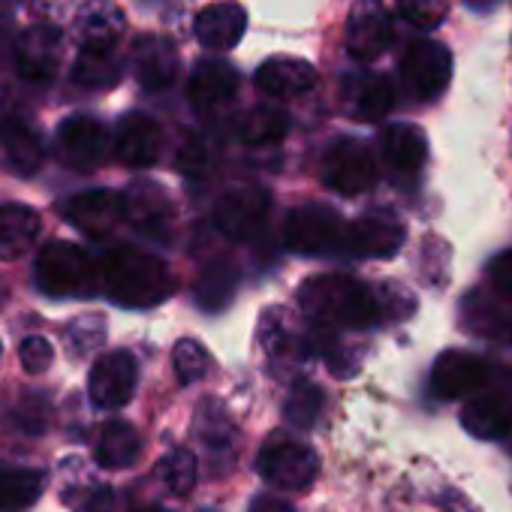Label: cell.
<instances>
[{
	"label": "cell",
	"instance_id": "obj_1",
	"mask_svg": "<svg viewBox=\"0 0 512 512\" xmlns=\"http://www.w3.org/2000/svg\"><path fill=\"white\" fill-rule=\"evenodd\" d=\"M299 305L323 329H368L380 320L377 296L347 275H320L305 281Z\"/></svg>",
	"mask_w": 512,
	"mask_h": 512
},
{
	"label": "cell",
	"instance_id": "obj_2",
	"mask_svg": "<svg viewBox=\"0 0 512 512\" xmlns=\"http://www.w3.org/2000/svg\"><path fill=\"white\" fill-rule=\"evenodd\" d=\"M103 287L112 302L124 308H154L175 293V278L157 256L121 247L103 260Z\"/></svg>",
	"mask_w": 512,
	"mask_h": 512
},
{
	"label": "cell",
	"instance_id": "obj_3",
	"mask_svg": "<svg viewBox=\"0 0 512 512\" xmlns=\"http://www.w3.org/2000/svg\"><path fill=\"white\" fill-rule=\"evenodd\" d=\"M37 287L55 299L91 296L97 287V266L82 247L70 241L43 244L37 253Z\"/></svg>",
	"mask_w": 512,
	"mask_h": 512
},
{
	"label": "cell",
	"instance_id": "obj_4",
	"mask_svg": "<svg viewBox=\"0 0 512 512\" xmlns=\"http://www.w3.org/2000/svg\"><path fill=\"white\" fill-rule=\"evenodd\" d=\"M256 473H260L269 485L281 491H305L317 473H320V458L311 446L275 434L256 458Z\"/></svg>",
	"mask_w": 512,
	"mask_h": 512
},
{
	"label": "cell",
	"instance_id": "obj_5",
	"mask_svg": "<svg viewBox=\"0 0 512 512\" xmlns=\"http://www.w3.org/2000/svg\"><path fill=\"white\" fill-rule=\"evenodd\" d=\"M401 79L416 100H437L452 79V55L437 40H410L401 55Z\"/></svg>",
	"mask_w": 512,
	"mask_h": 512
},
{
	"label": "cell",
	"instance_id": "obj_6",
	"mask_svg": "<svg viewBox=\"0 0 512 512\" xmlns=\"http://www.w3.org/2000/svg\"><path fill=\"white\" fill-rule=\"evenodd\" d=\"M377 181V160L359 139H338L323 157V184L341 196H359Z\"/></svg>",
	"mask_w": 512,
	"mask_h": 512
},
{
	"label": "cell",
	"instance_id": "obj_7",
	"mask_svg": "<svg viewBox=\"0 0 512 512\" xmlns=\"http://www.w3.org/2000/svg\"><path fill=\"white\" fill-rule=\"evenodd\" d=\"M392 37H395V22L383 0H356L344 28V43L350 58L362 64L377 61L392 46Z\"/></svg>",
	"mask_w": 512,
	"mask_h": 512
},
{
	"label": "cell",
	"instance_id": "obj_8",
	"mask_svg": "<svg viewBox=\"0 0 512 512\" xmlns=\"http://www.w3.org/2000/svg\"><path fill=\"white\" fill-rule=\"evenodd\" d=\"M272 214V196L263 187H235L220 196L214 208V223L226 238L247 241L260 235Z\"/></svg>",
	"mask_w": 512,
	"mask_h": 512
},
{
	"label": "cell",
	"instance_id": "obj_9",
	"mask_svg": "<svg viewBox=\"0 0 512 512\" xmlns=\"http://www.w3.org/2000/svg\"><path fill=\"white\" fill-rule=\"evenodd\" d=\"M109 136L106 127L91 115H73L67 118L55 133V154L64 166L76 172H91L106 160Z\"/></svg>",
	"mask_w": 512,
	"mask_h": 512
},
{
	"label": "cell",
	"instance_id": "obj_10",
	"mask_svg": "<svg viewBox=\"0 0 512 512\" xmlns=\"http://www.w3.org/2000/svg\"><path fill=\"white\" fill-rule=\"evenodd\" d=\"M344 235L341 229V217L329 208V205H299L287 214L284 223V241L290 250L296 253H326L332 244H338V238Z\"/></svg>",
	"mask_w": 512,
	"mask_h": 512
},
{
	"label": "cell",
	"instance_id": "obj_11",
	"mask_svg": "<svg viewBox=\"0 0 512 512\" xmlns=\"http://www.w3.org/2000/svg\"><path fill=\"white\" fill-rule=\"evenodd\" d=\"M139 383V368L133 353L127 350H112L106 356H100L88 374V392L91 401L103 410H118L124 407Z\"/></svg>",
	"mask_w": 512,
	"mask_h": 512
},
{
	"label": "cell",
	"instance_id": "obj_12",
	"mask_svg": "<svg viewBox=\"0 0 512 512\" xmlns=\"http://www.w3.org/2000/svg\"><path fill=\"white\" fill-rule=\"evenodd\" d=\"M73 31L79 40V52L112 55L124 40L127 19L115 0H85L73 16Z\"/></svg>",
	"mask_w": 512,
	"mask_h": 512
},
{
	"label": "cell",
	"instance_id": "obj_13",
	"mask_svg": "<svg viewBox=\"0 0 512 512\" xmlns=\"http://www.w3.org/2000/svg\"><path fill=\"white\" fill-rule=\"evenodd\" d=\"M124 217L148 238H169L175 223V205L169 193L154 181H136L121 196Z\"/></svg>",
	"mask_w": 512,
	"mask_h": 512
},
{
	"label": "cell",
	"instance_id": "obj_14",
	"mask_svg": "<svg viewBox=\"0 0 512 512\" xmlns=\"http://www.w3.org/2000/svg\"><path fill=\"white\" fill-rule=\"evenodd\" d=\"M485 380H488L485 362L467 350H446L437 356L431 368V389L443 401L476 395L485 386Z\"/></svg>",
	"mask_w": 512,
	"mask_h": 512
},
{
	"label": "cell",
	"instance_id": "obj_15",
	"mask_svg": "<svg viewBox=\"0 0 512 512\" xmlns=\"http://www.w3.org/2000/svg\"><path fill=\"white\" fill-rule=\"evenodd\" d=\"M115 157L130 169H148L160 160L163 130L154 118L142 112H130L118 121L115 130Z\"/></svg>",
	"mask_w": 512,
	"mask_h": 512
},
{
	"label": "cell",
	"instance_id": "obj_16",
	"mask_svg": "<svg viewBox=\"0 0 512 512\" xmlns=\"http://www.w3.org/2000/svg\"><path fill=\"white\" fill-rule=\"evenodd\" d=\"M64 217L91 238H106L124 220V202L115 190H88L64 202Z\"/></svg>",
	"mask_w": 512,
	"mask_h": 512
},
{
	"label": "cell",
	"instance_id": "obj_17",
	"mask_svg": "<svg viewBox=\"0 0 512 512\" xmlns=\"http://www.w3.org/2000/svg\"><path fill=\"white\" fill-rule=\"evenodd\" d=\"M196 40L211 52H229L241 43L247 31V13L238 0H214L202 7L193 22Z\"/></svg>",
	"mask_w": 512,
	"mask_h": 512
},
{
	"label": "cell",
	"instance_id": "obj_18",
	"mask_svg": "<svg viewBox=\"0 0 512 512\" xmlns=\"http://www.w3.org/2000/svg\"><path fill=\"white\" fill-rule=\"evenodd\" d=\"M16 64L28 82H52L61 64V28H28L16 43Z\"/></svg>",
	"mask_w": 512,
	"mask_h": 512
},
{
	"label": "cell",
	"instance_id": "obj_19",
	"mask_svg": "<svg viewBox=\"0 0 512 512\" xmlns=\"http://www.w3.org/2000/svg\"><path fill=\"white\" fill-rule=\"evenodd\" d=\"M407 232L404 226L389 217V214H368L359 217L356 223H350V229L344 232L347 247L356 256H365V260H389L395 256L404 244Z\"/></svg>",
	"mask_w": 512,
	"mask_h": 512
},
{
	"label": "cell",
	"instance_id": "obj_20",
	"mask_svg": "<svg viewBox=\"0 0 512 512\" xmlns=\"http://www.w3.org/2000/svg\"><path fill=\"white\" fill-rule=\"evenodd\" d=\"M253 85L275 100H290L317 85V70L302 58L278 55V58H269L266 64H260V70L253 76Z\"/></svg>",
	"mask_w": 512,
	"mask_h": 512
},
{
	"label": "cell",
	"instance_id": "obj_21",
	"mask_svg": "<svg viewBox=\"0 0 512 512\" xmlns=\"http://www.w3.org/2000/svg\"><path fill=\"white\" fill-rule=\"evenodd\" d=\"M133 73H136L139 85L148 91L169 88L178 73V49L160 34L142 37L133 46Z\"/></svg>",
	"mask_w": 512,
	"mask_h": 512
},
{
	"label": "cell",
	"instance_id": "obj_22",
	"mask_svg": "<svg viewBox=\"0 0 512 512\" xmlns=\"http://www.w3.org/2000/svg\"><path fill=\"white\" fill-rule=\"evenodd\" d=\"M187 94H190V103L202 112L226 106L238 94V73L226 61H211V58L196 61Z\"/></svg>",
	"mask_w": 512,
	"mask_h": 512
},
{
	"label": "cell",
	"instance_id": "obj_23",
	"mask_svg": "<svg viewBox=\"0 0 512 512\" xmlns=\"http://www.w3.org/2000/svg\"><path fill=\"white\" fill-rule=\"evenodd\" d=\"M461 425L479 440H500L512 428V404L503 395H473L461 410Z\"/></svg>",
	"mask_w": 512,
	"mask_h": 512
},
{
	"label": "cell",
	"instance_id": "obj_24",
	"mask_svg": "<svg viewBox=\"0 0 512 512\" xmlns=\"http://www.w3.org/2000/svg\"><path fill=\"white\" fill-rule=\"evenodd\" d=\"M383 157L395 172L416 175L428 160V139L416 124H392L383 130Z\"/></svg>",
	"mask_w": 512,
	"mask_h": 512
},
{
	"label": "cell",
	"instance_id": "obj_25",
	"mask_svg": "<svg viewBox=\"0 0 512 512\" xmlns=\"http://www.w3.org/2000/svg\"><path fill=\"white\" fill-rule=\"evenodd\" d=\"M40 235V214L28 205H0V260H19Z\"/></svg>",
	"mask_w": 512,
	"mask_h": 512
},
{
	"label": "cell",
	"instance_id": "obj_26",
	"mask_svg": "<svg viewBox=\"0 0 512 512\" xmlns=\"http://www.w3.org/2000/svg\"><path fill=\"white\" fill-rule=\"evenodd\" d=\"M0 142H4L10 169L19 175H34L46 160L43 139L37 136V130L28 121H7L4 133H0Z\"/></svg>",
	"mask_w": 512,
	"mask_h": 512
},
{
	"label": "cell",
	"instance_id": "obj_27",
	"mask_svg": "<svg viewBox=\"0 0 512 512\" xmlns=\"http://www.w3.org/2000/svg\"><path fill=\"white\" fill-rule=\"evenodd\" d=\"M142 452V440L139 431L130 422H109L100 431V443H97V461L109 470L118 467H130Z\"/></svg>",
	"mask_w": 512,
	"mask_h": 512
},
{
	"label": "cell",
	"instance_id": "obj_28",
	"mask_svg": "<svg viewBox=\"0 0 512 512\" xmlns=\"http://www.w3.org/2000/svg\"><path fill=\"white\" fill-rule=\"evenodd\" d=\"M43 494V473L25 467H4L0 470V509L4 512H25Z\"/></svg>",
	"mask_w": 512,
	"mask_h": 512
},
{
	"label": "cell",
	"instance_id": "obj_29",
	"mask_svg": "<svg viewBox=\"0 0 512 512\" xmlns=\"http://www.w3.org/2000/svg\"><path fill=\"white\" fill-rule=\"evenodd\" d=\"M287 127H290L287 115L281 109H269V106L244 112L235 124L238 139L244 145H275L287 136Z\"/></svg>",
	"mask_w": 512,
	"mask_h": 512
},
{
	"label": "cell",
	"instance_id": "obj_30",
	"mask_svg": "<svg viewBox=\"0 0 512 512\" xmlns=\"http://www.w3.org/2000/svg\"><path fill=\"white\" fill-rule=\"evenodd\" d=\"M353 112L365 121H380L395 106V85L386 76H362L353 82L350 94Z\"/></svg>",
	"mask_w": 512,
	"mask_h": 512
},
{
	"label": "cell",
	"instance_id": "obj_31",
	"mask_svg": "<svg viewBox=\"0 0 512 512\" xmlns=\"http://www.w3.org/2000/svg\"><path fill=\"white\" fill-rule=\"evenodd\" d=\"M235 293V269L226 263H214L208 269H202L199 281H196V302L205 311H220L229 305Z\"/></svg>",
	"mask_w": 512,
	"mask_h": 512
},
{
	"label": "cell",
	"instance_id": "obj_32",
	"mask_svg": "<svg viewBox=\"0 0 512 512\" xmlns=\"http://www.w3.org/2000/svg\"><path fill=\"white\" fill-rule=\"evenodd\" d=\"M121 79V64L106 52H79L76 67H73V82H79L82 88H112Z\"/></svg>",
	"mask_w": 512,
	"mask_h": 512
},
{
	"label": "cell",
	"instance_id": "obj_33",
	"mask_svg": "<svg viewBox=\"0 0 512 512\" xmlns=\"http://www.w3.org/2000/svg\"><path fill=\"white\" fill-rule=\"evenodd\" d=\"M196 458L187 449H172L169 455H163V461L157 464V479L163 482L166 491H172L175 497H187L196 485Z\"/></svg>",
	"mask_w": 512,
	"mask_h": 512
},
{
	"label": "cell",
	"instance_id": "obj_34",
	"mask_svg": "<svg viewBox=\"0 0 512 512\" xmlns=\"http://www.w3.org/2000/svg\"><path fill=\"white\" fill-rule=\"evenodd\" d=\"M172 365H175L178 380H181L184 386H190V383L205 380V377L211 374V365H214V362H211V353H208L199 341L184 338V341H178L175 350H172Z\"/></svg>",
	"mask_w": 512,
	"mask_h": 512
},
{
	"label": "cell",
	"instance_id": "obj_35",
	"mask_svg": "<svg viewBox=\"0 0 512 512\" xmlns=\"http://www.w3.org/2000/svg\"><path fill=\"white\" fill-rule=\"evenodd\" d=\"M320 410H323V389L314 383H299L284 407L287 422H293L296 428H311L320 419Z\"/></svg>",
	"mask_w": 512,
	"mask_h": 512
},
{
	"label": "cell",
	"instance_id": "obj_36",
	"mask_svg": "<svg viewBox=\"0 0 512 512\" xmlns=\"http://www.w3.org/2000/svg\"><path fill=\"white\" fill-rule=\"evenodd\" d=\"M398 16L416 31H434L449 16V0H395Z\"/></svg>",
	"mask_w": 512,
	"mask_h": 512
},
{
	"label": "cell",
	"instance_id": "obj_37",
	"mask_svg": "<svg viewBox=\"0 0 512 512\" xmlns=\"http://www.w3.org/2000/svg\"><path fill=\"white\" fill-rule=\"evenodd\" d=\"M19 359H22V368L28 374H43L52 365L55 350H52V344L43 335H28L22 341V347H19Z\"/></svg>",
	"mask_w": 512,
	"mask_h": 512
},
{
	"label": "cell",
	"instance_id": "obj_38",
	"mask_svg": "<svg viewBox=\"0 0 512 512\" xmlns=\"http://www.w3.org/2000/svg\"><path fill=\"white\" fill-rule=\"evenodd\" d=\"M211 166V148L205 139H187L184 148L178 151V169L187 175V178H199L205 175Z\"/></svg>",
	"mask_w": 512,
	"mask_h": 512
},
{
	"label": "cell",
	"instance_id": "obj_39",
	"mask_svg": "<svg viewBox=\"0 0 512 512\" xmlns=\"http://www.w3.org/2000/svg\"><path fill=\"white\" fill-rule=\"evenodd\" d=\"M67 338L70 341H76L79 338V344H73L70 347V353H91L97 344H103V323L94 317V314H88V317H82V320H76L70 329H67Z\"/></svg>",
	"mask_w": 512,
	"mask_h": 512
},
{
	"label": "cell",
	"instance_id": "obj_40",
	"mask_svg": "<svg viewBox=\"0 0 512 512\" xmlns=\"http://www.w3.org/2000/svg\"><path fill=\"white\" fill-rule=\"evenodd\" d=\"M31 7H34L37 19H43L40 25H52V28H61V22L76 16L73 0H31Z\"/></svg>",
	"mask_w": 512,
	"mask_h": 512
},
{
	"label": "cell",
	"instance_id": "obj_41",
	"mask_svg": "<svg viewBox=\"0 0 512 512\" xmlns=\"http://www.w3.org/2000/svg\"><path fill=\"white\" fill-rule=\"evenodd\" d=\"M491 281H494V287L503 296L512 299V250H503L497 260L491 263Z\"/></svg>",
	"mask_w": 512,
	"mask_h": 512
},
{
	"label": "cell",
	"instance_id": "obj_42",
	"mask_svg": "<svg viewBox=\"0 0 512 512\" xmlns=\"http://www.w3.org/2000/svg\"><path fill=\"white\" fill-rule=\"evenodd\" d=\"M247 512H296L287 500L272 497V494H256L247 506Z\"/></svg>",
	"mask_w": 512,
	"mask_h": 512
},
{
	"label": "cell",
	"instance_id": "obj_43",
	"mask_svg": "<svg viewBox=\"0 0 512 512\" xmlns=\"http://www.w3.org/2000/svg\"><path fill=\"white\" fill-rule=\"evenodd\" d=\"M440 506H443V512H473L470 500L461 491H455V488H449V494L440 500Z\"/></svg>",
	"mask_w": 512,
	"mask_h": 512
},
{
	"label": "cell",
	"instance_id": "obj_44",
	"mask_svg": "<svg viewBox=\"0 0 512 512\" xmlns=\"http://www.w3.org/2000/svg\"><path fill=\"white\" fill-rule=\"evenodd\" d=\"M4 299H7V287H4V284H0V302H4Z\"/></svg>",
	"mask_w": 512,
	"mask_h": 512
},
{
	"label": "cell",
	"instance_id": "obj_45",
	"mask_svg": "<svg viewBox=\"0 0 512 512\" xmlns=\"http://www.w3.org/2000/svg\"><path fill=\"white\" fill-rule=\"evenodd\" d=\"M0 356H4V341H0Z\"/></svg>",
	"mask_w": 512,
	"mask_h": 512
},
{
	"label": "cell",
	"instance_id": "obj_46",
	"mask_svg": "<svg viewBox=\"0 0 512 512\" xmlns=\"http://www.w3.org/2000/svg\"><path fill=\"white\" fill-rule=\"evenodd\" d=\"M7 4H16V0H7Z\"/></svg>",
	"mask_w": 512,
	"mask_h": 512
}]
</instances>
